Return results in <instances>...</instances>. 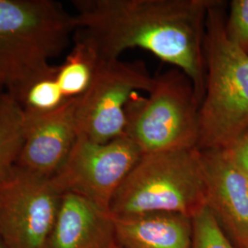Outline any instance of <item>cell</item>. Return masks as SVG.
<instances>
[{
	"label": "cell",
	"mask_w": 248,
	"mask_h": 248,
	"mask_svg": "<svg viewBox=\"0 0 248 248\" xmlns=\"http://www.w3.org/2000/svg\"><path fill=\"white\" fill-rule=\"evenodd\" d=\"M213 0H74L76 38L98 60L140 48L174 65L204 95V36Z\"/></svg>",
	"instance_id": "1"
},
{
	"label": "cell",
	"mask_w": 248,
	"mask_h": 248,
	"mask_svg": "<svg viewBox=\"0 0 248 248\" xmlns=\"http://www.w3.org/2000/svg\"><path fill=\"white\" fill-rule=\"evenodd\" d=\"M75 16L53 0H0V86L20 103L28 88L52 71L77 31Z\"/></svg>",
	"instance_id": "2"
},
{
	"label": "cell",
	"mask_w": 248,
	"mask_h": 248,
	"mask_svg": "<svg viewBox=\"0 0 248 248\" xmlns=\"http://www.w3.org/2000/svg\"><path fill=\"white\" fill-rule=\"evenodd\" d=\"M223 2L213 0L204 36L199 150H224L248 130V53L225 32Z\"/></svg>",
	"instance_id": "3"
},
{
	"label": "cell",
	"mask_w": 248,
	"mask_h": 248,
	"mask_svg": "<svg viewBox=\"0 0 248 248\" xmlns=\"http://www.w3.org/2000/svg\"><path fill=\"white\" fill-rule=\"evenodd\" d=\"M205 206L201 151L193 147L142 155L116 191L109 213L114 218L152 213L192 218Z\"/></svg>",
	"instance_id": "4"
},
{
	"label": "cell",
	"mask_w": 248,
	"mask_h": 248,
	"mask_svg": "<svg viewBox=\"0 0 248 248\" xmlns=\"http://www.w3.org/2000/svg\"><path fill=\"white\" fill-rule=\"evenodd\" d=\"M201 102L191 80L174 67L154 78L147 97L130 100L124 135L142 155L197 147Z\"/></svg>",
	"instance_id": "5"
},
{
	"label": "cell",
	"mask_w": 248,
	"mask_h": 248,
	"mask_svg": "<svg viewBox=\"0 0 248 248\" xmlns=\"http://www.w3.org/2000/svg\"><path fill=\"white\" fill-rule=\"evenodd\" d=\"M154 78L142 61L98 60L89 89L76 98L78 135L96 142L124 135L126 108L137 91H150Z\"/></svg>",
	"instance_id": "6"
},
{
	"label": "cell",
	"mask_w": 248,
	"mask_h": 248,
	"mask_svg": "<svg viewBox=\"0 0 248 248\" xmlns=\"http://www.w3.org/2000/svg\"><path fill=\"white\" fill-rule=\"evenodd\" d=\"M141 156L142 153L124 134L107 142L78 136L52 181L62 194L83 197L109 212L116 191Z\"/></svg>",
	"instance_id": "7"
},
{
	"label": "cell",
	"mask_w": 248,
	"mask_h": 248,
	"mask_svg": "<svg viewBox=\"0 0 248 248\" xmlns=\"http://www.w3.org/2000/svg\"><path fill=\"white\" fill-rule=\"evenodd\" d=\"M62 194L52 178L15 166L0 181V237L8 248H44Z\"/></svg>",
	"instance_id": "8"
},
{
	"label": "cell",
	"mask_w": 248,
	"mask_h": 248,
	"mask_svg": "<svg viewBox=\"0 0 248 248\" xmlns=\"http://www.w3.org/2000/svg\"><path fill=\"white\" fill-rule=\"evenodd\" d=\"M76 98L50 112L24 111V139L16 167L42 177L55 176L78 136Z\"/></svg>",
	"instance_id": "9"
},
{
	"label": "cell",
	"mask_w": 248,
	"mask_h": 248,
	"mask_svg": "<svg viewBox=\"0 0 248 248\" xmlns=\"http://www.w3.org/2000/svg\"><path fill=\"white\" fill-rule=\"evenodd\" d=\"M206 206L236 248H248V177L223 150H200Z\"/></svg>",
	"instance_id": "10"
},
{
	"label": "cell",
	"mask_w": 248,
	"mask_h": 248,
	"mask_svg": "<svg viewBox=\"0 0 248 248\" xmlns=\"http://www.w3.org/2000/svg\"><path fill=\"white\" fill-rule=\"evenodd\" d=\"M114 218L83 197L63 193L44 248H116Z\"/></svg>",
	"instance_id": "11"
},
{
	"label": "cell",
	"mask_w": 248,
	"mask_h": 248,
	"mask_svg": "<svg viewBox=\"0 0 248 248\" xmlns=\"http://www.w3.org/2000/svg\"><path fill=\"white\" fill-rule=\"evenodd\" d=\"M114 218V217H113ZM122 248H190L192 218L180 213H152L114 218Z\"/></svg>",
	"instance_id": "12"
},
{
	"label": "cell",
	"mask_w": 248,
	"mask_h": 248,
	"mask_svg": "<svg viewBox=\"0 0 248 248\" xmlns=\"http://www.w3.org/2000/svg\"><path fill=\"white\" fill-rule=\"evenodd\" d=\"M75 41L71 52L56 70V79L65 99L78 98L87 91L98 62L89 45L78 38Z\"/></svg>",
	"instance_id": "13"
},
{
	"label": "cell",
	"mask_w": 248,
	"mask_h": 248,
	"mask_svg": "<svg viewBox=\"0 0 248 248\" xmlns=\"http://www.w3.org/2000/svg\"><path fill=\"white\" fill-rule=\"evenodd\" d=\"M23 139V108L5 93L0 103V181L15 168Z\"/></svg>",
	"instance_id": "14"
},
{
	"label": "cell",
	"mask_w": 248,
	"mask_h": 248,
	"mask_svg": "<svg viewBox=\"0 0 248 248\" xmlns=\"http://www.w3.org/2000/svg\"><path fill=\"white\" fill-rule=\"evenodd\" d=\"M57 65L49 74L35 80L26 90L20 105L24 111L46 113L62 105L65 99L56 79Z\"/></svg>",
	"instance_id": "15"
},
{
	"label": "cell",
	"mask_w": 248,
	"mask_h": 248,
	"mask_svg": "<svg viewBox=\"0 0 248 248\" xmlns=\"http://www.w3.org/2000/svg\"><path fill=\"white\" fill-rule=\"evenodd\" d=\"M193 236L190 248H236L205 206L192 217Z\"/></svg>",
	"instance_id": "16"
},
{
	"label": "cell",
	"mask_w": 248,
	"mask_h": 248,
	"mask_svg": "<svg viewBox=\"0 0 248 248\" xmlns=\"http://www.w3.org/2000/svg\"><path fill=\"white\" fill-rule=\"evenodd\" d=\"M225 32L233 45L248 53V0H232Z\"/></svg>",
	"instance_id": "17"
},
{
	"label": "cell",
	"mask_w": 248,
	"mask_h": 248,
	"mask_svg": "<svg viewBox=\"0 0 248 248\" xmlns=\"http://www.w3.org/2000/svg\"><path fill=\"white\" fill-rule=\"evenodd\" d=\"M223 151L235 168L248 177V130Z\"/></svg>",
	"instance_id": "18"
},
{
	"label": "cell",
	"mask_w": 248,
	"mask_h": 248,
	"mask_svg": "<svg viewBox=\"0 0 248 248\" xmlns=\"http://www.w3.org/2000/svg\"><path fill=\"white\" fill-rule=\"evenodd\" d=\"M5 93H6V91L4 90V89L0 86V103H1V100H2V98L4 97V95H5Z\"/></svg>",
	"instance_id": "19"
},
{
	"label": "cell",
	"mask_w": 248,
	"mask_h": 248,
	"mask_svg": "<svg viewBox=\"0 0 248 248\" xmlns=\"http://www.w3.org/2000/svg\"><path fill=\"white\" fill-rule=\"evenodd\" d=\"M0 248H8L7 245L5 244V242L0 237Z\"/></svg>",
	"instance_id": "20"
},
{
	"label": "cell",
	"mask_w": 248,
	"mask_h": 248,
	"mask_svg": "<svg viewBox=\"0 0 248 248\" xmlns=\"http://www.w3.org/2000/svg\"><path fill=\"white\" fill-rule=\"evenodd\" d=\"M120 248V247H119V246H118V247H117V248Z\"/></svg>",
	"instance_id": "21"
}]
</instances>
